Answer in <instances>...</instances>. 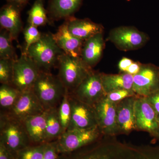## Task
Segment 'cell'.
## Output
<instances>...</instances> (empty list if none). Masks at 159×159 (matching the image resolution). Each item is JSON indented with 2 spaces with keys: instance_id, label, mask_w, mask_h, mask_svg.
<instances>
[{
  "instance_id": "6da1fadb",
  "label": "cell",
  "mask_w": 159,
  "mask_h": 159,
  "mask_svg": "<svg viewBox=\"0 0 159 159\" xmlns=\"http://www.w3.org/2000/svg\"><path fill=\"white\" fill-rule=\"evenodd\" d=\"M32 90L45 110L58 107L66 91L57 76L43 71L40 72Z\"/></svg>"
},
{
  "instance_id": "7a4b0ae2",
  "label": "cell",
  "mask_w": 159,
  "mask_h": 159,
  "mask_svg": "<svg viewBox=\"0 0 159 159\" xmlns=\"http://www.w3.org/2000/svg\"><path fill=\"white\" fill-rule=\"evenodd\" d=\"M25 52L33 60L41 71L49 72L58 63L63 52L55 42L52 34H42L38 41L30 46Z\"/></svg>"
},
{
  "instance_id": "3957f363",
  "label": "cell",
  "mask_w": 159,
  "mask_h": 159,
  "mask_svg": "<svg viewBox=\"0 0 159 159\" xmlns=\"http://www.w3.org/2000/svg\"><path fill=\"white\" fill-rule=\"evenodd\" d=\"M0 142L14 155L31 143L22 121L1 112ZM16 158V157H15Z\"/></svg>"
},
{
  "instance_id": "277c9868",
  "label": "cell",
  "mask_w": 159,
  "mask_h": 159,
  "mask_svg": "<svg viewBox=\"0 0 159 159\" xmlns=\"http://www.w3.org/2000/svg\"><path fill=\"white\" fill-rule=\"evenodd\" d=\"M59 78L66 90L71 93L92 72L80 57H72L63 53L58 61Z\"/></svg>"
},
{
  "instance_id": "5b68a950",
  "label": "cell",
  "mask_w": 159,
  "mask_h": 159,
  "mask_svg": "<svg viewBox=\"0 0 159 159\" xmlns=\"http://www.w3.org/2000/svg\"><path fill=\"white\" fill-rule=\"evenodd\" d=\"M40 71L34 61L23 52L14 61L12 85L21 92L32 90Z\"/></svg>"
},
{
  "instance_id": "8992f818",
  "label": "cell",
  "mask_w": 159,
  "mask_h": 159,
  "mask_svg": "<svg viewBox=\"0 0 159 159\" xmlns=\"http://www.w3.org/2000/svg\"><path fill=\"white\" fill-rule=\"evenodd\" d=\"M101 132L99 126L88 129L67 130L56 140L60 153L78 150L96 141Z\"/></svg>"
},
{
  "instance_id": "52a82bcc",
  "label": "cell",
  "mask_w": 159,
  "mask_h": 159,
  "mask_svg": "<svg viewBox=\"0 0 159 159\" xmlns=\"http://www.w3.org/2000/svg\"><path fill=\"white\" fill-rule=\"evenodd\" d=\"M70 94L81 102L93 107L106 96L101 74L92 71Z\"/></svg>"
},
{
  "instance_id": "ba28073f",
  "label": "cell",
  "mask_w": 159,
  "mask_h": 159,
  "mask_svg": "<svg viewBox=\"0 0 159 159\" xmlns=\"http://www.w3.org/2000/svg\"><path fill=\"white\" fill-rule=\"evenodd\" d=\"M45 111L39 99L32 90H30L21 92L13 106L9 110L2 113L22 121L28 117L42 113Z\"/></svg>"
},
{
  "instance_id": "9c48e42d",
  "label": "cell",
  "mask_w": 159,
  "mask_h": 159,
  "mask_svg": "<svg viewBox=\"0 0 159 159\" xmlns=\"http://www.w3.org/2000/svg\"><path fill=\"white\" fill-rule=\"evenodd\" d=\"M69 96L71 117L67 130L88 129L98 126L93 107L81 102L71 94Z\"/></svg>"
},
{
  "instance_id": "30bf717a",
  "label": "cell",
  "mask_w": 159,
  "mask_h": 159,
  "mask_svg": "<svg viewBox=\"0 0 159 159\" xmlns=\"http://www.w3.org/2000/svg\"><path fill=\"white\" fill-rule=\"evenodd\" d=\"M117 104L105 97L93 107L98 126L103 133L113 134L119 131L117 121Z\"/></svg>"
},
{
  "instance_id": "8fae6325",
  "label": "cell",
  "mask_w": 159,
  "mask_h": 159,
  "mask_svg": "<svg viewBox=\"0 0 159 159\" xmlns=\"http://www.w3.org/2000/svg\"><path fill=\"white\" fill-rule=\"evenodd\" d=\"M134 112L137 128L152 132L158 128L156 113L147 97L135 99Z\"/></svg>"
},
{
  "instance_id": "7c38bea8",
  "label": "cell",
  "mask_w": 159,
  "mask_h": 159,
  "mask_svg": "<svg viewBox=\"0 0 159 159\" xmlns=\"http://www.w3.org/2000/svg\"><path fill=\"white\" fill-rule=\"evenodd\" d=\"M110 39L117 48L123 51H129L140 48L146 42V35L137 29L121 27L111 31Z\"/></svg>"
},
{
  "instance_id": "4fadbf2b",
  "label": "cell",
  "mask_w": 159,
  "mask_h": 159,
  "mask_svg": "<svg viewBox=\"0 0 159 159\" xmlns=\"http://www.w3.org/2000/svg\"><path fill=\"white\" fill-rule=\"evenodd\" d=\"M159 87V71L154 67L143 68L134 76L132 91L141 97H149L157 92Z\"/></svg>"
},
{
  "instance_id": "5bb4252c",
  "label": "cell",
  "mask_w": 159,
  "mask_h": 159,
  "mask_svg": "<svg viewBox=\"0 0 159 159\" xmlns=\"http://www.w3.org/2000/svg\"><path fill=\"white\" fill-rule=\"evenodd\" d=\"M57 45L63 52L75 57H80L84 41L73 35L69 31L66 22L58 28L56 33L52 34Z\"/></svg>"
},
{
  "instance_id": "9a60e30c",
  "label": "cell",
  "mask_w": 159,
  "mask_h": 159,
  "mask_svg": "<svg viewBox=\"0 0 159 159\" xmlns=\"http://www.w3.org/2000/svg\"><path fill=\"white\" fill-rule=\"evenodd\" d=\"M22 7L8 3L1 8L0 24L2 29L9 32L12 39H16L22 29L20 10Z\"/></svg>"
},
{
  "instance_id": "2e32d148",
  "label": "cell",
  "mask_w": 159,
  "mask_h": 159,
  "mask_svg": "<svg viewBox=\"0 0 159 159\" xmlns=\"http://www.w3.org/2000/svg\"><path fill=\"white\" fill-rule=\"evenodd\" d=\"M66 20L65 22L69 31L74 36L84 41L96 34L102 33V26L90 20L78 19L72 16Z\"/></svg>"
},
{
  "instance_id": "e0dca14e",
  "label": "cell",
  "mask_w": 159,
  "mask_h": 159,
  "mask_svg": "<svg viewBox=\"0 0 159 159\" xmlns=\"http://www.w3.org/2000/svg\"><path fill=\"white\" fill-rule=\"evenodd\" d=\"M133 97L125 98L117 104V121L119 131L128 132L137 128Z\"/></svg>"
},
{
  "instance_id": "ac0fdd59",
  "label": "cell",
  "mask_w": 159,
  "mask_h": 159,
  "mask_svg": "<svg viewBox=\"0 0 159 159\" xmlns=\"http://www.w3.org/2000/svg\"><path fill=\"white\" fill-rule=\"evenodd\" d=\"M31 143H45L46 111L28 117L22 121Z\"/></svg>"
},
{
  "instance_id": "d6986e66",
  "label": "cell",
  "mask_w": 159,
  "mask_h": 159,
  "mask_svg": "<svg viewBox=\"0 0 159 159\" xmlns=\"http://www.w3.org/2000/svg\"><path fill=\"white\" fill-rule=\"evenodd\" d=\"M104 46L102 33L96 34L84 42L80 58L89 67L93 66L101 58Z\"/></svg>"
},
{
  "instance_id": "ffe728a7",
  "label": "cell",
  "mask_w": 159,
  "mask_h": 159,
  "mask_svg": "<svg viewBox=\"0 0 159 159\" xmlns=\"http://www.w3.org/2000/svg\"><path fill=\"white\" fill-rule=\"evenodd\" d=\"M82 0H51L48 13L53 20L68 18L79 9Z\"/></svg>"
},
{
  "instance_id": "44dd1931",
  "label": "cell",
  "mask_w": 159,
  "mask_h": 159,
  "mask_svg": "<svg viewBox=\"0 0 159 159\" xmlns=\"http://www.w3.org/2000/svg\"><path fill=\"white\" fill-rule=\"evenodd\" d=\"M103 89L107 94L118 90L132 91L134 76L125 73L119 75L101 74Z\"/></svg>"
},
{
  "instance_id": "7402d4cb",
  "label": "cell",
  "mask_w": 159,
  "mask_h": 159,
  "mask_svg": "<svg viewBox=\"0 0 159 159\" xmlns=\"http://www.w3.org/2000/svg\"><path fill=\"white\" fill-rule=\"evenodd\" d=\"M46 111V143L56 140L63 133L57 108L47 110Z\"/></svg>"
},
{
  "instance_id": "603a6c76",
  "label": "cell",
  "mask_w": 159,
  "mask_h": 159,
  "mask_svg": "<svg viewBox=\"0 0 159 159\" xmlns=\"http://www.w3.org/2000/svg\"><path fill=\"white\" fill-rule=\"evenodd\" d=\"M21 93L12 85L2 84L0 87V106L5 111L9 110L16 102Z\"/></svg>"
},
{
  "instance_id": "cb8c5ba5",
  "label": "cell",
  "mask_w": 159,
  "mask_h": 159,
  "mask_svg": "<svg viewBox=\"0 0 159 159\" xmlns=\"http://www.w3.org/2000/svg\"><path fill=\"white\" fill-rule=\"evenodd\" d=\"M48 21L43 0H35L29 12V24L38 27L44 25Z\"/></svg>"
},
{
  "instance_id": "d4e9b609",
  "label": "cell",
  "mask_w": 159,
  "mask_h": 159,
  "mask_svg": "<svg viewBox=\"0 0 159 159\" xmlns=\"http://www.w3.org/2000/svg\"><path fill=\"white\" fill-rule=\"evenodd\" d=\"M8 31L2 29L0 34V59L15 60V51L12 45L13 40Z\"/></svg>"
},
{
  "instance_id": "484cf974",
  "label": "cell",
  "mask_w": 159,
  "mask_h": 159,
  "mask_svg": "<svg viewBox=\"0 0 159 159\" xmlns=\"http://www.w3.org/2000/svg\"><path fill=\"white\" fill-rule=\"evenodd\" d=\"M57 109L60 121L64 133L68 128L71 117V104L69 93L67 91H66L62 101L57 107Z\"/></svg>"
},
{
  "instance_id": "4316f807",
  "label": "cell",
  "mask_w": 159,
  "mask_h": 159,
  "mask_svg": "<svg viewBox=\"0 0 159 159\" xmlns=\"http://www.w3.org/2000/svg\"><path fill=\"white\" fill-rule=\"evenodd\" d=\"M46 145V143L26 147L18 152L16 154V159H43Z\"/></svg>"
},
{
  "instance_id": "83f0119b",
  "label": "cell",
  "mask_w": 159,
  "mask_h": 159,
  "mask_svg": "<svg viewBox=\"0 0 159 159\" xmlns=\"http://www.w3.org/2000/svg\"><path fill=\"white\" fill-rule=\"evenodd\" d=\"M58 159H108V157L100 149H93L84 153L76 151L61 154Z\"/></svg>"
},
{
  "instance_id": "f1b7e54d",
  "label": "cell",
  "mask_w": 159,
  "mask_h": 159,
  "mask_svg": "<svg viewBox=\"0 0 159 159\" xmlns=\"http://www.w3.org/2000/svg\"><path fill=\"white\" fill-rule=\"evenodd\" d=\"M14 60L10 59H0V82L1 84L12 85Z\"/></svg>"
},
{
  "instance_id": "f546056e",
  "label": "cell",
  "mask_w": 159,
  "mask_h": 159,
  "mask_svg": "<svg viewBox=\"0 0 159 159\" xmlns=\"http://www.w3.org/2000/svg\"><path fill=\"white\" fill-rule=\"evenodd\" d=\"M37 27L29 24L24 31V37L25 41V51H26L29 47L37 42L42 36Z\"/></svg>"
},
{
  "instance_id": "4dcf8cb0",
  "label": "cell",
  "mask_w": 159,
  "mask_h": 159,
  "mask_svg": "<svg viewBox=\"0 0 159 159\" xmlns=\"http://www.w3.org/2000/svg\"><path fill=\"white\" fill-rule=\"evenodd\" d=\"M134 93L133 91L121 89L111 92L106 97L111 102L117 103L125 98L133 97Z\"/></svg>"
},
{
  "instance_id": "1f68e13d",
  "label": "cell",
  "mask_w": 159,
  "mask_h": 159,
  "mask_svg": "<svg viewBox=\"0 0 159 159\" xmlns=\"http://www.w3.org/2000/svg\"><path fill=\"white\" fill-rule=\"evenodd\" d=\"M59 153L56 140L47 142L43 159H58Z\"/></svg>"
},
{
  "instance_id": "d6a6232c",
  "label": "cell",
  "mask_w": 159,
  "mask_h": 159,
  "mask_svg": "<svg viewBox=\"0 0 159 159\" xmlns=\"http://www.w3.org/2000/svg\"><path fill=\"white\" fill-rule=\"evenodd\" d=\"M147 98L156 113L159 122V91H157Z\"/></svg>"
},
{
  "instance_id": "836d02e7",
  "label": "cell",
  "mask_w": 159,
  "mask_h": 159,
  "mask_svg": "<svg viewBox=\"0 0 159 159\" xmlns=\"http://www.w3.org/2000/svg\"><path fill=\"white\" fill-rule=\"evenodd\" d=\"M15 156L11 151L4 145V143L0 142V159H15Z\"/></svg>"
},
{
  "instance_id": "e575fe53",
  "label": "cell",
  "mask_w": 159,
  "mask_h": 159,
  "mask_svg": "<svg viewBox=\"0 0 159 159\" xmlns=\"http://www.w3.org/2000/svg\"><path fill=\"white\" fill-rule=\"evenodd\" d=\"M133 63V61L129 58L124 57L122 58L119 63V68L120 71L126 72V70Z\"/></svg>"
},
{
  "instance_id": "d590c367",
  "label": "cell",
  "mask_w": 159,
  "mask_h": 159,
  "mask_svg": "<svg viewBox=\"0 0 159 159\" xmlns=\"http://www.w3.org/2000/svg\"><path fill=\"white\" fill-rule=\"evenodd\" d=\"M141 68L140 65L136 62H134L126 70L125 73L130 74V75H134L138 74L141 70Z\"/></svg>"
},
{
  "instance_id": "8d00e7d4",
  "label": "cell",
  "mask_w": 159,
  "mask_h": 159,
  "mask_svg": "<svg viewBox=\"0 0 159 159\" xmlns=\"http://www.w3.org/2000/svg\"><path fill=\"white\" fill-rule=\"evenodd\" d=\"M8 3H13L23 7L25 5L29 0H6Z\"/></svg>"
},
{
  "instance_id": "74e56055",
  "label": "cell",
  "mask_w": 159,
  "mask_h": 159,
  "mask_svg": "<svg viewBox=\"0 0 159 159\" xmlns=\"http://www.w3.org/2000/svg\"></svg>"
}]
</instances>
